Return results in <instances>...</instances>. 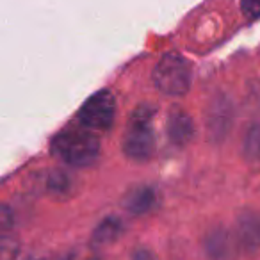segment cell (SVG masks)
Masks as SVG:
<instances>
[{
	"mask_svg": "<svg viewBox=\"0 0 260 260\" xmlns=\"http://www.w3.org/2000/svg\"><path fill=\"white\" fill-rule=\"evenodd\" d=\"M52 153L62 162L73 168L91 166L100 155V141L93 130L86 128H64L52 139Z\"/></svg>",
	"mask_w": 260,
	"mask_h": 260,
	"instance_id": "1",
	"label": "cell"
},
{
	"mask_svg": "<svg viewBox=\"0 0 260 260\" xmlns=\"http://www.w3.org/2000/svg\"><path fill=\"white\" fill-rule=\"evenodd\" d=\"M153 114L155 109L150 104H143L130 116L123 134V152L128 159L145 162L152 157L155 146Z\"/></svg>",
	"mask_w": 260,
	"mask_h": 260,
	"instance_id": "2",
	"label": "cell"
},
{
	"mask_svg": "<svg viewBox=\"0 0 260 260\" xmlns=\"http://www.w3.org/2000/svg\"><path fill=\"white\" fill-rule=\"evenodd\" d=\"M153 84L168 96H184L191 86V66L180 54H164L153 68Z\"/></svg>",
	"mask_w": 260,
	"mask_h": 260,
	"instance_id": "3",
	"label": "cell"
},
{
	"mask_svg": "<svg viewBox=\"0 0 260 260\" xmlns=\"http://www.w3.org/2000/svg\"><path fill=\"white\" fill-rule=\"evenodd\" d=\"M116 118V98L109 89H102L89 96L80 107L77 119L89 130H109Z\"/></svg>",
	"mask_w": 260,
	"mask_h": 260,
	"instance_id": "4",
	"label": "cell"
},
{
	"mask_svg": "<svg viewBox=\"0 0 260 260\" xmlns=\"http://www.w3.org/2000/svg\"><path fill=\"white\" fill-rule=\"evenodd\" d=\"M166 128H168V138L177 146L187 145L192 136H194V123H192L191 116L177 107L170 111Z\"/></svg>",
	"mask_w": 260,
	"mask_h": 260,
	"instance_id": "5",
	"label": "cell"
},
{
	"mask_svg": "<svg viewBox=\"0 0 260 260\" xmlns=\"http://www.w3.org/2000/svg\"><path fill=\"white\" fill-rule=\"evenodd\" d=\"M205 253L209 260H232L235 256V241L226 230L210 232L205 239Z\"/></svg>",
	"mask_w": 260,
	"mask_h": 260,
	"instance_id": "6",
	"label": "cell"
},
{
	"mask_svg": "<svg viewBox=\"0 0 260 260\" xmlns=\"http://www.w3.org/2000/svg\"><path fill=\"white\" fill-rule=\"evenodd\" d=\"M157 205V191L150 185H139L132 189L123 200V207L134 216H143Z\"/></svg>",
	"mask_w": 260,
	"mask_h": 260,
	"instance_id": "7",
	"label": "cell"
},
{
	"mask_svg": "<svg viewBox=\"0 0 260 260\" xmlns=\"http://www.w3.org/2000/svg\"><path fill=\"white\" fill-rule=\"evenodd\" d=\"M121 234H123V223L121 221L114 216L105 217V219L96 226V230H94L93 242L94 244H109V242L116 241Z\"/></svg>",
	"mask_w": 260,
	"mask_h": 260,
	"instance_id": "8",
	"label": "cell"
},
{
	"mask_svg": "<svg viewBox=\"0 0 260 260\" xmlns=\"http://www.w3.org/2000/svg\"><path fill=\"white\" fill-rule=\"evenodd\" d=\"M244 157L249 162L260 164V121L253 123L244 136V146H242Z\"/></svg>",
	"mask_w": 260,
	"mask_h": 260,
	"instance_id": "9",
	"label": "cell"
},
{
	"mask_svg": "<svg viewBox=\"0 0 260 260\" xmlns=\"http://www.w3.org/2000/svg\"><path fill=\"white\" fill-rule=\"evenodd\" d=\"M239 226H241V235L246 246H256V242H260V221L256 217H241Z\"/></svg>",
	"mask_w": 260,
	"mask_h": 260,
	"instance_id": "10",
	"label": "cell"
},
{
	"mask_svg": "<svg viewBox=\"0 0 260 260\" xmlns=\"http://www.w3.org/2000/svg\"><path fill=\"white\" fill-rule=\"evenodd\" d=\"M230 125V107L223 104L221 107L214 105V114L209 118V130L210 132H226Z\"/></svg>",
	"mask_w": 260,
	"mask_h": 260,
	"instance_id": "11",
	"label": "cell"
},
{
	"mask_svg": "<svg viewBox=\"0 0 260 260\" xmlns=\"http://www.w3.org/2000/svg\"><path fill=\"white\" fill-rule=\"evenodd\" d=\"M48 187H50V191L55 192V194H61L62 191H68V187H70L68 177H66V175L62 173V171H57V173H54L50 177Z\"/></svg>",
	"mask_w": 260,
	"mask_h": 260,
	"instance_id": "12",
	"label": "cell"
},
{
	"mask_svg": "<svg viewBox=\"0 0 260 260\" xmlns=\"http://www.w3.org/2000/svg\"><path fill=\"white\" fill-rule=\"evenodd\" d=\"M242 9L248 16H260V0H242Z\"/></svg>",
	"mask_w": 260,
	"mask_h": 260,
	"instance_id": "13",
	"label": "cell"
},
{
	"mask_svg": "<svg viewBox=\"0 0 260 260\" xmlns=\"http://www.w3.org/2000/svg\"><path fill=\"white\" fill-rule=\"evenodd\" d=\"M132 260H157V258H155V255L150 251V249L138 248L134 253H132Z\"/></svg>",
	"mask_w": 260,
	"mask_h": 260,
	"instance_id": "14",
	"label": "cell"
}]
</instances>
